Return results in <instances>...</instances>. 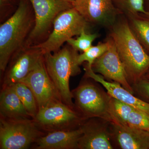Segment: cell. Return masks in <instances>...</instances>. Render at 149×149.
<instances>
[{
    "instance_id": "1",
    "label": "cell",
    "mask_w": 149,
    "mask_h": 149,
    "mask_svg": "<svg viewBox=\"0 0 149 149\" xmlns=\"http://www.w3.org/2000/svg\"><path fill=\"white\" fill-rule=\"evenodd\" d=\"M131 85L143 78L149 68V54L134 35L127 17L118 19L109 29Z\"/></svg>"
},
{
    "instance_id": "2",
    "label": "cell",
    "mask_w": 149,
    "mask_h": 149,
    "mask_svg": "<svg viewBox=\"0 0 149 149\" xmlns=\"http://www.w3.org/2000/svg\"><path fill=\"white\" fill-rule=\"evenodd\" d=\"M35 14L20 1L14 13L0 26V69L4 72L14 54L24 45L35 25Z\"/></svg>"
},
{
    "instance_id": "3",
    "label": "cell",
    "mask_w": 149,
    "mask_h": 149,
    "mask_svg": "<svg viewBox=\"0 0 149 149\" xmlns=\"http://www.w3.org/2000/svg\"><path fill=\"white\" fill-rule=\"evenodd\" d=\"M78 52L69 45L53 53L44 55L48 74L61 97L62 101L75 109L70 78L79 74L80 68L77 62Z\"/></svg>"
},
{
    "instance_id": "4",
    "label": "cell",
    "mask_w": 149,
    "mask_h": 149,
    "mask_svg": "<svg viewBox=\"0 0 149 149\" xmlns=\"http://www.w3.org/2000/svg\"><path fill=\"white\" fill-rule=\"evenodd\" d=\"M85 77L72 91L75 110L85 120L99 118L112 123L111 96L95 83V81Z\"/></svg>"
},
{
    "instance_id": "5",
    "label": "cell",
    "mask_w": 149,
    "mask_h": 149,
    "mask_svg": "<svg viewBox=\"0 0 149 149\" xmlns=\"http://www.w3.org/2000/svg\"><path fill=\"white\" fill-rule=\"evenodd\" d=\"M46 133L33 118L7 119L0 117V149L29 148Z\"/></svg>"
},
{
    "instance_id": "6",
    "label": "cell",
    "mask_w": 149,
    "mask_h": 149,
    "mask_svg": "<svg viewBox=\"0 0 149 149\" xmlns=\"http://www.w3.org/2000/svg\"><path fill=\"white\" fill-rule=\"evenodd\" d=\"M88 23L74 8L59 14L53 22V29L47 39L35 45L40 48L43 54L54 53L60 49L65 42L75 36H79L86 30Z\"/></svg>"
},
{
    "instance_id": "7",
    "label": "cell",
    "mask_w": 149,
    "mask_h": 149,
    "mask_svg": "<svg viewBox=\"0 0 149 149\" xmlns=\"http://www.w3.org/2000/svg\"><path fill=\"white\" fill-rule=\"evenodd\" d=\"M33 119L46 133L74 130L80 128L86 120L75 109L62 101L53 102L40 109Z\"/></svg>"
},
{
    "instance_id": "8",
    "label": "cell",
    "mask_w": 149,
    "mask_h": 149,
    "mask_svg": "<svg viewBox=\"0 0 149 149\" xmlns=\"http://www.w3.org/2000/svg\"><path fill=\"white\" fill-rule=\"evenodd\" d=\"M29 1L34 10L35 23L25 45L31 46L47 35L59 14L73 6L67 0Z\"/></svg>"
},
{
    "instance_id": "9",
    "label": "cell",
    "mask_w": 149,
    "mask_h": 149,
    "mask_svg": "<svg viewBox=\"0 0 149 149\" xmlns=\"http://www.w3.org/2000/svg\"><path fill=\"white\" fill-rule=\"evenodd\" d=\"M72 6L88 24L109 29L124 15L115 0H78Z\"/></svg>"
},
{
    "instance_id": "10",
    "label": "cell",
    "mask_w": 149,
    "mask_h": 149,
    "mask_svg": "<svg viewBox=\"0 0 149 149\" xmlns=\"http://www.w3.org/2000/svg\"><path fill=\"white\" fill-rule=\"evenodd\" d=\"M41 49L35 45H24L11 58L5 70L2 87L20 82L29 74L44 56Z\"/></svg>"
},
{
    "instance_id": "11",
    "label": "cell",
    "mask_w": 149,
    "mask_h": 149,
    "mask_svg": "<svg viewBox=\"0 0 149 149\" xmlns=\"http://www.w3.org/2000/svg\"><path fill=\"white\" fill-rule=\"evenodd\" d=\"M106 42L107 49L95 61L92 66V70L95 73H99L104 78L118 83L134 94L133 87L128 82L124 66L113 40L109 36Z\"/></svg>"
},
{
    "instance_id": "12",
    "label": "cell",
    "mask_w": 149,
    "mask_h": 149,
    "mask_svg": "<svg viewBox=\"0 0 149 149\" xmlns=\"http://www.w3.org/2000/svg\"><path fill=\"white\" fill-rule=\"evenodd\" d=\"M20 82L24 83L31 89L37 100L39 109L53 102L62 101L48 74L44 56L32 71Z\"/></svg>"
},
{
    "instance_id": "13",
    "label": "cell",
    "mask_w": 149,
    "mask_h": 149,
    "mask_svg": "<svg viewBox=\"0 0 149 149\" xmlns=\"http://www.w3.org/2000/svg\"><path fill=\"white\" fill-rule=\"evenodd\" d=\"M110 123L99 118L87 119L80 126L82 135L78 149H112Z\"/></svg>"
},
{
    "instance_id": "14",
    "label": "cell",
    "mask_w": 149,
    "mask_h": 149,
    "mask_svg": "<svg viewBox=\"0 0 149 149\" xmlns=\"http://www.w3.org/2000/svg\"><path fill=\"white\" fill-rule=\"evenodd\" d=\"M84 70L85 76L92 78L102 85L111 97L149 115V103L139 98L118 83L106 80L102 76L95 73L92 68L89 67L87 65L84 66Z\"/></svg>"
},
{
    "instance_id": "15",
    "label": "cell",
    "mask_w": 149,
    "mask_h": 149,
    "mask_svg": "<svg viewBox=\"0 0 149 149\" xmlns=\"http://www.w3.org/2000/svg\"><path fill=\"white\" fill-rule=\"evenodd\" d=\"M111 137L122 149H149V131L111 123Z\"/></svg>"
},
{
    "instance_id": "16",
    "label": "cell",
    "mask_w": 149,
    "mask_h": 149,
    "mask_svg": "<svg viewBox=\"0 0 149 149\" xmlns=\"http://www.w3.org/2000/svg\"><path fill=\"white\" fill-rule=\"evenodd\" d=\"M82 135L80 128L70 130H60L46 134L34 144L36 149H76Z\"/></svg>"
},
{
    "instance_id": "17",
    "label": "cell",
    "mask_w": 149,
    "mask_h": 149,
    "mask_svg": "<svg viewBox=\"0 0 149 149\" xmlns=\"http://www.w3.org/2000/svg\"><path fill=\"white\" fill-rule=\"evenodd\" d=\"M0 116L7 119L32 118L25 109L13 87H2L0 94Z\"/></svg>"
},
{
    "instance_id": "18",
    "label": "cell",
    "mask_w": 149,
    "mask_h": 149,
    "mask_svg": "<svg viewBox=\"0 0 149 149\" xmlns=\"http://www.w3.org/2000/svg\"><path fill=\"white\" fill-rule=\"evenodd\" d=\"M126 16L134 35L147 52H149V22L138 15Z\"/></svg>"
},
{
    "instance_id": "19",
    "label": "cell",
    "mask_w": 149,
    "mask_h": 149,
    "mask_svg": "<svg viewBox=\"0 0 149 149\" xmlns=\"http://www.w3.org/2000/svg\"><path fill=\"white\" fill-rule=\"evenodd\" d=\"M11 86L13 87L25 109L32 118H34L38 113L39 107L35 96L31 89L24 83L20 82Z\"/></svg>"
},
{
    "instance_id": "20",
    "label": "cell",
    "mask_w": 149,
    "mask_h": 149,
    "mask_svg": "<svg viewBox=\"0 0 149 149\" xmlns=\"http://www.w3.org/2000/svg\"><path fill=\"white\" fill-rule=\"evenodd\" d=\"M134 108L111 97V109L113 123L127 125L128 116Z\"/></svg>"
},
{
    "instance_id": "21",
    "label": "cell",
    "mask_w": 149,
    "mask_h": 149,
    "mask_svg": "<svg viewBox=\"0 0 149 149\" xmlns=\"http://www.w3.org/2000/svg\"><path fill=\"white\" fill-rule=\"evenodd\" d=\"M108 45L105 42H100L97 45L93 46L85 52L77 56V62L79 65L84 62L88 66L92 68V65L97 58L102 56L107 49Z\"/></svg>"
},
{
    "instance_id": "22",
    "label": "cell",
    "mask_w": 149,
    "mask_h": 149,
    "mask_svg": "<svg viewBox=\"0 0 149 149\" xmlns=\"http://www.w3.org/2000/svg\"><path fill=\"white\" fill-rule=\"evenodd\" d=\"M116 4L125 15L138 14L149 15L145 8L144 0H115Z\"/></svg>"
},
{
    "instance_id": "23",
    "label": "cell",
    "mask_w": 149,
    "mask_h": 149,
    "mask_svg": "<svg viewBox=\"0 0 149 149\" xmlns=\"http://www.w3.org/2000/svg\"><path fill=\"white\" fill-rule=\"evenodd\" d=\"M98 37L97 33L89 34L84 30L76 39L70 38L67 43L75 50L83 52L92 47L93 42Z\"/></svg>"
},
{
    "instance_id": "24",
    "label": "cell",
    "mask_w": 149,
    "mask_h": 149,
    "mask_svg": "<svg viewBox=\"0 0 149 149\" xmlns=\"http://www.w3.org/2000/svg\"><path fill=\"white\" fill-rule=\"evenodd\" d=\"M127 124L133 128L149 131V115L133 108L128 116Z\"/></svg>"
},
{
    "instance_id": "25",
    "label": "cell",
    "mask_w": 149,
    "mask_h": 149,
    "mask_svg": "<svg viewBox=\"0 0 149 149\" xmlns=\"http://www.w3.org/2000/svg\"><path fill=\"white\" fill-rule=\"evenodd\" d=\"M134 94L149 103V80L142 78L132 85Z\"/></svg>"
},
{
    "instance_id": "26",
    "label": "cell",
    "mask_w": 149,
    "mask_h": 149,
    "mask_svg": "<svg viewBox=\"0 0 149 149\" xmlns=\"http://www.w3.org/2000/svg\"><path fill=\"white\" fill-rule=\"evenodd\" d=\"M138 15L140 16V17H142V18L144 19H146V20H148V21L149 22V15H145L143 14H138Z\"/></svg>"
},
{
    "instance_id": "27",
    "label": "cell",
    "mask_w": 149,
    "mask_h": 149,
    "mask_svg": "<svg viewBox=\"0 0 149 149\" xmlns=\"http://www.w3.org/2000/svg\"><path fill=\"white\" fill-rule=\"evenodd\" d=\"M143 78H145V79H149V68L144 74Z\"/></svg>"
},
{
    "instance_id": "28",
    "label": "cell",
    "mask_w": 149,
    "mask_h": 149,
    "mask_svg": "<svg viewBox=\"0 0 149 149\" xmlns=\"http://www.w3.org/2000/svg\"><path fill=\"white\" fill-rule=\"evenodd\" d=\"M67 1H68L70 3L72 4V5L73 3L77 1L78 0H67Z\"/></svg>"
},
{
    "instance_id": "29",
    "label": "cell",
    "mask_w": 149,
    "mask_h": 149,
    "mask_svg": "<svg viewBox=\"0 0 149 149\" xmlns=\"http://www.w3.org/2000/svg\"><path fill=\"white\" fill-rule=\"evenodd\" d=\"M148 12H149V0H148Z\"/></svg>"
}]
</instances>
